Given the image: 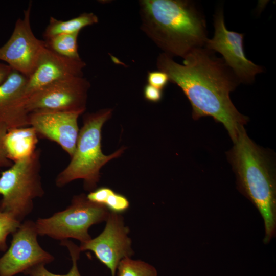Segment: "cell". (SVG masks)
Returning <instances> with one entry per match:
<instances>
[{"instance_id":"44dd1931","label":"cell","mask_w":276,"mask_h":276,"mask_svg":"<svg viewBox=\"0 0 276 276\" xmlns=\"http://www.w3.org/2000/svg\"><path fill=\"white\" fill-rule=\"evenodd\" d=\"M129 205V201L125 196L114 191L108 196L104 204L110 212L119 214L126 212Z\"/></svg>"},{"instance_id":"7402d4cb","label":"cell","mask_w":276,"mask_h":276,"mask_svg":"<svg viewBox=\"0 0 276 276\" xmlns=\"http://www.w3.org/2000/svg\"><path fill=\"white\" fill-rule=\"evenodd\" d=\"M147 81L148 84L162 90L167 85L169 78L163 71H152L148 73Z\"/></svg>"},{"instance_id":"8fae6325","label":"cell","mask_w":276,"mask_h":276,"mask_svg":"<svg viewBox=\"0 0 276 276\" xmlns=\"http://www.w3.org/2000/svg\"><path fill=\"white\" fill-rule=\"evenodd\" d=\"M104 230L96 237L81 243V251L90 250L109 270L111 276L116 275L120 262L131 258L134 251L128 236L129 228L125 225L121 214L110 212Z\"/></svg>"},{"instance_id":"ba28073f","label":"cell","mask_w":276,"mask_h":276,"mask_svg":"<svg viewBox=\"0 0 276 276\" xmlns=\"http://www.w3.org/2000/svg\"><path fill=\"white\" fill-rule=\"evenodd\" d=\"M35 222L26 220L12 234L9 248L0 258V276L24 273L40 264L51 263L54 257L43 249L37 241Z\"/></svg>"},{"instance_id":"d4e9b609","label":"cell","mask_w":276,"mask_h":276,"mask_svg":"<svg viewBox=\"0 0 276 276\" xmlns=\"http://www.w3.org/2000/svg\"><path fill=\"white\" fill-rule=\"evenodd\" d=\"M144 96L148 101L158 102L162 98V90L148 84L144 87Z\"/></svg>"},{"instance_id":"4fadbf2b","label":"cell","mask_w":276,"mask_h":276,"mask_svg":"<svg viewBox=\"0 0 276 276\" xmlns=\"http://www.w3.org/2000/svg\"><path fill=\"white\" fill-rule=\"evenodd\" d=\"M86 63L58 54L45 47L42 49L35 67L28 77L25 88L27 98L36 91L56 81L67 78L83 76Z\"/></svg>"},{"instance_id":"8992f818","label":"cell","mask_w":276,"mask_h":276,"mask_svg":"<svg viewBox=\"0 0 276 276\" xmlns=\"http://www.w3.org/2000/svg\"><path fill=\"white\" fill-rule=\"evenodd\" d=\"M109 213L105 206L91 202L81 194L73 196L65 210L47 218H38L35 225L38 235L60 241L74 238L84 243L91 239L89 227L106 221Z\"/></svg>"},{"instance_id":"7a4b0ae2","label":"cell","mask_w":276,"mask_h":276,"mask_svg":"<svg viewBox=\"0 0 276 276\" xmlns=\"http://www.w3.org/2000/svg\"><path fill=\"white\" fill-rule=\"evenodd\" d=\"M142 29L163 53L183 58L204 47L208 39L203 15L191 1L140 2Z\"/></svg>"},{"instance_id":"603a6c76","label":"cell","mask_w":276,"mask_h":276,"mask_svg":"<svg viewBox=\"0 0 276 276\" xmlns=\"http://www.w3.org/2000/svg\"><path fill=\"white\" fill-rule=\"evenodd\" d=\"M113 191L108 187H101L90 191L86 197L91 202L104 206L107 198Z\"/></svg>"},{"instance_id":"e0dca14e","label":"cell","mask_w":276,"mask_h":276,"mask_svg":"<svg viewBox=\"0 0 276 276\" xmlns=\"http://www.w3.org/2000/svg\"><path fill=\"white\" fill-rule=\"evenodd\" d=\"M79 33L62 34L44 40L47 48L62 56L81 59L78 51L77 38Z\"/></svg>"},{"instance_id":"6da1fadb","label":"cell","mask_w":276,"mask_h":276,"mask_svg":"<svg viewBox=\"0 0 276 276\" xmlns=\"http://www.w3.org/2000/svg\"><path fill=\"white\" fill-rule=\"evenodd\" d=\"M183 59V64H179L163 53L157 66L182 89L192 106L193 118L213 117L224 126L234 142L247 121L230 98L238 79L223 59L205 48L194 49Z\"/></svg>"},{"instance_id":"277c9868","label":"cell","mask_w":276,"mask_h":276,"mask_svg":"<svg viewBox=\"0 0 276 276\" xmlns=\"http://www.w3.org/2000/svg\"><path fill=\"white\" fill-rule=\"evenodd\" d=\"M112 112V109L104 108L84 116L74 153L68 165L57 176L56 186L61 188L81 179L84 189L93 191L100 180L102 167L123 154L126 149L124 146L109 155H105L102 151V128Z\"/></svg>"},{"instance_id":"d6986e66","label":"cell","mask_w":276,"mask_h":276,"mask_svg":"<svg viewBox=\"0 0 276 276\" xmlns=\"http://www.w3.org/2000/svg\"><path fill=\"white\" fill-rule=\"evenodd\" d=\"M117 276H157L156 268L152 265L131 258L122 259L116 271Z\"/></svg>"},{"instance_id":"ffe728a7","label":"cell","mask_w":276,"mask_h":276,"mask_svg":"<svg viewBox=\"0 0 276 276\" xmlns=\"http://www.w3.org/2000/svg\"><path fill=\"white\" fill-rule=\"evenodd\" d=\"M21 223L13 216L3 211L0 208V251H5L7 249L8 235L14 233Z\"/></svg>"},{"instance_id":"9a60e30c","label":"cell","mask_w":276,"mask_h":276,"mask_svg":"<svg viewBox=\"0 0 276 276\" xmlns=\"http://www.w3.org/2000/svg\"><path fill=\"white\" fill-rule=\"evenodd\" d=\"M38 137L31 126L8 130L4 138L8 158L15 163L31 156L37 149Z\"/></svg>"},{"instance_id":"7c38bea8","label":"cell","mask_w":276,"mask_h":276,"mask_svg":"<svg viewBox=\"0 0 276 276\" xmlns=\"http://www.w3.org/2000/svg\"><path fill=\"white\" fill-rule=\"evenodd\" d=\"M81 114L71 112H36L29 116V126L38 137L58 144L71 157L74 153L79 129L78 119Z\"/></svg>"},{"instance_id":"3957f363","label":"cell","mask_w":276,"mask_h":276,"mask_svg":"<svg viewBox=\"0 0 276 276\" xmlns=\"http://www.w3.org/2000/svg\"><path fill=\"white\" fill-rule=\"evenodd\" d=\"M234 143L231 158L238 185L263 218L265 233L264 242L266 244L275 233L274 174L265 154L249 139L244 128L240 131Z\"/></svg>"},{"instance_id":"5b68a950","label":"cell","mask_w":276,"mask_h":276,"mask_svg":"<svg viewBox=\"0 0 276 276\" xmlns=\"http://www.w3.org/2000/svg\"><path fill=\"white\" fill-rule=\"evenodd\" d=\"M41 151L13 163L0 176V208L20 222L33 208V200L43 196L40 176Z\"/></svg>"},{"instance_id":"52a82bcc","label":"cell","mask_w":276,"mask_h":276,"mask_svg":"<svg viewBox=\"0 0 276 276\" xmlns=\"http://www.w3.org/2000/svg\"><path fill=\"white\" fill-rule=\"evenodd\" d=\"M90 83L83 76H74L52 83L27 98L30 113L36 112H71L86 110Z\"/></svg>"},{"instance_id":"484cf974","label":"cell","mask_w":276,"mask_h":276,"mask_svg":"<svg viewBox=\"0 0 276 276\" xmlns=\"http://www.w3.org/2000/svg\"><path fill=\"white\" fill-rule=\"evenodd\" d=\"M12 71L8 65L0 62V85L7 79Z\"/></svg>"},{"instance_id":"2e32d148","label":"cell","mask_w":276,"mask_h":276,"mask_svg":"<svg viewBox=\"0 0 276 276\" xmlns=\"http://www.w3.org/2000/svg\"><path fill=\"white\" fill-rule=\"evenodd\" d=\"M98 22V17L92 12L83 13L67 20H58L51 16L43 33V37L44 40H47L59 34L79 33L83 28Z\"/></svg>"},{"instance_id":"cb8c5ba5","label":"cell","mask_w":276,"mask_h":276,"mask_svg":"<svg viewBox=\"0 0 276 276\" xmlns=\"http://www.w3.org/2000/svg\"><path fill=\"white\" fill-rule=\"evenodd\" d=\"M8 131V128L3 124L0 123V168L10 167L13 165L7 157L4 146V138Z\"/></svg>"},{"instance_id":"30bf717a","label":"cell","mask_w":276,"mask_h":276,"mask_svg":"<svg viewBox=\"0 0 276 276\" xmlns=\"http://www.w3.org/2000/svg\"><path fill=\"white\" fill-rule=\"evenodd\" d=\"M214 35L212 39L208 38L205 48L220 53L240 82H252L255 76L263 70L261 66L246 58L243 50V34L226 29L221 8L217 10L214 16Z\"/></svg>"},{"instance_id":"5bb4252c","label":"cell","mask_w":276,"mask_h":276,"mask_svg":"<svg viewBox=\"0 0 276 276\" xmlns=\"http://www.w3.org/2000/svg\"><path fill=\"white\" fill-rule=\"evenodd\" d=\"M27 78L13 70L0 85V123L8 130L30 126L25 95Z\"/></svg>"},{"instance_id":"ac0fdd59","label":"cell","mask_w":276,"mask_h":276,"mask_svg":"<svg viewBox=\"0 0 276 276\" xmlns=\"http://www.w3.org/2000/svg\"><path fill=\"white\" fill-rule=\"evenodd\" d=\"M60 245L65 246L68 249L71 257L72 267L67 273L63 275L54 274L49 271L45 268V265L40 264L28 269L24 272V274L30 276H81L77 266V261L81 252L79 246L67 239L61 241Z\"/></svg>"},{"instance_id":"9c48e42d","label":"cell","mask_w":276,"mask_h":276,"mask_svg":"<svg viewBox=\"0 0 276 276\" xmlns=\"http://www.w3.org/2000/svg\"><path fill=\"white\" fill-rule=\"evenodd\" d=\"M32 2L24 10V17L15 22L8 41L0 47V60L27 78L33 73L42 49L44 40L38 39L32 30L30 16Z\"/></svg>"}]
</instances>
